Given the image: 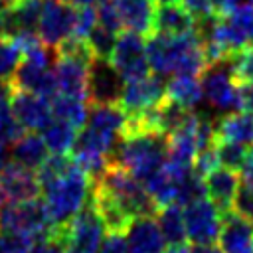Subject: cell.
Segmentation results:
<instances>
[{"label": "cell", "mask_w": 253, "mask_h": 253, "mask_svg": "<svg viewBox=\"0 0 253 253\" xmlns=\"http://www.w3.org/2000/svg\"><path fill=\"white\" fill-rule=\"evenodd\" d=\"M2 2H4V6H14L18 0H2Z\"/></svg>", "instance_id": "7dc6e473"}, {"label": "cell", "mask_w": 253, "mask_h": 253, "mask_svg": "<svg viewBox=\"0 0 253 253\" xmlns=\"http://www.w3.org/2000/svg\"><path fill=\"white\" fill-rule=\"evenodd\" d=\"M117 36L119 34L111 32L109 28H105V26H101L97 22L95 28L91 30V34L87 36V43H89L93 55H97V57H111V51L115 47Z\"/></svg>", "instance_id": "4dcf8cb0"}, {"label": "cell", "mask_w": 253, "mask_h": 253, "mask_svg": "<svg viewBox=\"0 0 253 253\" xmlns=\"http://www.w3.org/2000/svg\"><path fill=\"white\" fill-rule=\"evenodd\" d=\"M20 49L16 42L8 36H0V81H10L18 63H20Z\"/></svg>", "instance_id": "f546056e"}, {"label": "cell", "mask_w": 253, "mask_h": 253, "mask_svg": "<svg viewBox=\"0 0 253 253\" xmlns=\"http://www.w3.org/2000/svg\"><path fill=\"white\" fill-rule=\"evenodd\" d=\"M130 253H162L166 241L154 215H136L123 231Z\"/></svg>", "instance_id": "2e32d148"}, {"label": "cell", "mask_w": 253, "mask_h": 253, "mask_svg": "<svg viewBox=\"0 0 253 253\" xmlns=\"http://www.w3.org/2000/svg\"><path fill=\"white\" fill-rule=\"evenodd\" d=\"M95 24H97V10H95V6H77V18H75L73 36L87 40V36L95 28Z\"/></svg>", "instance_id": "8d00e7d4"}, {"label": "cell", "mask_w": 253, "mask_h": 253, "mask_svg": "<svg viewBox=\"0 0 253 253\" xmlns=\"http://www.w3.org/2000/svg\"><path fill=\"white\" fill-rule=\"evenodd\" d=\"M239 99L241 109L253 111V83H239Z\"/></svg>", "instance_id": "60d3db41"}, {"label": "cell", "mask_w": 253, "mask_h": 253, "mask_svg": "<svg viewBox=\"0 0 253 253\" xmlns=\"http://www.w3.org/2000/svg\"><path fill=\"white\" fill-rule=\"evenodd\" d=\"M237 83H253V42L229 57Z\"/></svg>", "instance_id": "d6a6232c"}, {"label": "cell", "mask_w": 253, "mask_h": 253, "mask_svg": "<svg viewBox=\"0 0 253 253\" xmlns=\"http://www.w3.org/2000/svg\"><path fill=\"white\" fill-rule=\"evenodd\" d=\"M123 22V30L136 32L140 36L152 34L154 0H113Z\"/></svg>", "instance_id": "ffe728a7"}, {"label": "cell", "mask_w": 253, "mask_h": 253, "mask_svg": "<svg viewBox=\"0 0 253 253\" xmlns=\"http://www.w3.org/2000/svg\"><path fill=\"white\" fill-rule=\"evenodd\" d=\"M73 166V156L69 152H51L47 154V158L42 162V166L36 170L40 188L43 190L45 186H49L53 180L61 178L69 168Z\"/></svg>", "instance_id": "83f0119b"}, {"label": "cell", "mask_w": 253, "mask_h": 253, "mask_svg": "<svg viewBox=\"0 0 253 253\" xmlns=\"http://www.w3.org/2000/svg\"><path fill=\"white\" fill-rule=\"evenodd\" d=\"M217 241L223 253H253V223L229 210L221 213Z\"/></svg>", "instance_id": "ac0fdd59"}, {"label": "cell", "mask_w": 253, "mask_h": 253, "mask_svg": "<svg viewBox=\"0 0 253 253\" xmlns=\"http://www.w3.org/2000/svg\"><path fill=\"white\" fill-rule=\"evenodd\" d=\"M231 211H235L237 215L253 221V186L249 184H239L235 198L231 202Z\"/></svg>", "instance_id": "d590c367"}, {"label": "cell", "mask_w": 253, "mask_h": 253, "mask_svg": "<svg viewBox=\"0 0 253 253\" xmlns=\"http://www.w3.org/2000/svg\"><path fill=\"white\" fill-rule=\"evenodd\" d=\"M0 229L28 233L36 241L45 239L51 233V221L47 217L45 202L42 196L0 206Z\"/></svg>", "instance_id": "52a82bcc"}, {"label": "cell", "mask_w": 253, "mask_h": 253, "mask_svg": "<svg viewBox=\"0 0 253 253\" xmlns=\"http://www.w3.org/2000/svg\"><path fill=\"white\" fill-rule=\"evenodd\" d=\"M219 38L231 57L253 42V6H235L219 16Z\"/></svg>", "instance_id": "5bb4252c"}, {"label": "cell", "mask_w": 253, "mask_h": 253, "mask_svg": "<svg viewBox=\"0 0 253 253\" xmlns=\"http://www.w3.org/2000/svg\"><path fill=\"white\" fill-rule=\"evenodd\" d=\"M148 65L154 73L168 75H198L206 67L204 49L194 30L178 36L150 34L146 40Z\"/></svg>", "instance_id": "6da1fadb"}, {"label": "cell", "mask_w": 253, "mask_h": 253, "mask_svg": "<svg viewBox=\"0 0 253 253\" xmlns=\"http://www.w3.org/2000/svg\"><path fill=\"white\" fill-rule=\"evenodd\" d=\"M162 253H190V247L186 243H174V245L164 247Z\"/></svg>", "instance_id": "f6af8a7d"}, {"label": "cell", "mask_w": 253, "mask_h": 253, "mask_svg": "<svg viewBox=\"0 0 253 253\" xmlns=\"http://www.w3.org/2000/svg\"><path fill=\"white\" fill-rule=\"evenodd\" d=\"M166 150L168 138L164 134L152 130H138L123 134L111 150L109 160L128 170L134 178L144 184L152 174L162 168Z\"/></svg>", "instance_id": "7a4b0ae2"}, {"label": "cell", "mask_w": 253, "mask_h": 253, "mask_svg": "<svg viewBox=\"0 0 253 253\" xmlns=\"http://www.w3.org/2000/svg\"><path fill=\"white\" fill-rule=\"evenodd\" d=\"M156 223L162 231V237L168 245L186 243V225H184V210L178 204H166L156 211Z\"/></svg>", "instance_id": "484cf974"}, {"label": "cell", "mask_w": 253, "mask_h": 253, "mask_svg": "<svg viewBox=\"0 0 253 253\" xmlns=\"http://www.w3.org/2000/svg\"><path fill=\"white\" fill-rule=\"evenodd\" d=\"M89 63L83 61V59H77V57L57 53V59L53 63L57 93L73 95V97H79V99L87 101V69H89Z\"/></svg>", "instance_id": "e0dca14e"}, {"label": "cell", "mask_w": 253, "mask_h": 253, "mask_svg": "<svg viewBox=\"0 0 253 253\" xmlns=\"http://www.w3.org/2000/svg\"><path fill=\"white\" fill-rule=\"evenodd\" d=\"M200 85H202L204 103L217 117L241 111L239 83L233 75L229 57L215 63H208L200 73Z\"/></svg>", "instance_id": "5b68a950"}, {"label": "cell", "mask_w": 253, "mask_h": 253, "mask_svg": "<svg viewBox=\"0 0 253 253\" xmlns=\"http://www.w3.org/2000/svg\"><path fill=\"white\" fill-rule=\"evenodd\" d=\"M215 136L231 140L243 146H253V111L241 109L235 113L221 115L213 121Z\"/></svg>", "instance_id": "44dd1931"}, {"label": "cell", "mask_w": 253, "mask_h": 253, "mask_svg": "<svg viewBox=\"0 0 253 253\" xmlns=\"http://www.w3.org/2000/svg\"><path fill=\"white\" fill-rule=\"evenodd\" d=\"M10 162V148H8V142H2L0 140V170Z\"/></svg>", "instance_id": "ee69618b"}, {"label": "cell", "mask_w": 253, "mask_h": 253, "mask_svg": "<svg viewBox=\"0 0 253 253\" xmlns=\"http://www.w3.org/2000/svg\"><path fill=\"white\" fill-rule=\"evenodd\" d=\"M190 253H223V251L213 243H194V247H190Z\"/></svg>", "instance_id": "7bdbcfd3"}, {"label": "cell", "mask_w": 253, "mask_h": 253, "mask_svg": "<svg viewBox=\"0 0 253 253\" xmlns=\"http://www.w3.org/2000/svg\"><path fill=\"white\" fill-rule=\"evenodd\" d=\"M95 10H97V22L101 26L109 28L115 34L123 32V22H121V16H119L117 6H115L113 0H99L95 4Z\"/></svg>", "instance_id": "836d02e7"}, {"label": "cell", "mask_w": 253, "mask_h": 253, "mask_svg": "<svg viewBox=\"0 0 253 253\" xmlns=\"http://www.w3.org/2000/svg\"><path fill=\"white\" fill-rule=\"evenodd\" d=\"M24 132H26V128L16 121L12 107H2L0 109V140L10 144Z\"/></svg>", "instance_id": "e575fe53"}, {"label": "cell", "mask_w": 253, "mask_h": 253, "mask_svg": "<svg viewBox=\"0 0 253 253\" xmlns=\"http://www.w3.org/2000/svg\"><path fill=\"white\" fill-rule=\"evenodd\" d=\"M38 196H42V188L36 170H30L14 160L0 170V206L26 202Z\"/></svg>", "instance_id": "4fadbf2b"}, {"label": "cell", "mask_w": 253, "mask_h": 253, "mask_svg": "<svg viewBox=\"0 0 253 253\" xmlns=\"http://www.w3.org/2000/svg\"><path fill=\"white\" fill-rule=\"evenodd\" d=\"M36 239L28 233L2 229L0 233V253H32Z\"/></svg>", "instance_id": "1f68e13d"}, {"label": "cell", "mask_w": 253, "mask_h": 253, "mask_svg": "<svg viewBox=\"0 0 253 253\" xmlns=\"http://www.w3.org/2000/svg\"><path fill=\"white\" fill-rule=\"evenodd\" d=\"M12 113L16 121L26 128V130H36L40 132L51 119V103L47 97L28 93V91H16L12 93Z\"/></svg>", "instance_id": "9a60e30c"}, {"label": "cell", "mask_w": 253, "mask_h": 253, "mask_svg": "<svg viewBox=\"0 0 253 253\" xmlns=\"http://www.w3.org/2000/svg\"><path fill=\"white\" fill-rule=\"evenodd\" d=\"M99 253H130L123 233H109L101 243Z\"/></svg>", "instance_id": "f35d334b"}, {"label": "cell", "mask_w": 253, "mask_h": 253, "mask_svg": "<svg viewBox=\"0 0 253 253\" xmlns=\"http://www.w3.org/2000/svg\"><path fill=\"white\" fill-rule=\"evenodd\" d=\"M93 184L105 190L130 217L136 215H156L158 206L154 204L152 196L146 192L144 184L134 178L128 170L109 160L105 170L93 178Z\"/></svg>", "instance_id": "277c9868"}, {"label": "cell", "mask_w": 253, "mask_h": 253, "mask_svg": "<svg viewBox=\"0 0 253 253\" xmlns=\"http://www.w3.org/2000/svg\"><path fill=\"white\" fill-rule=\"evenodd\" d=\"M111 63L123 75L125 81L138 79L150 73L148 55H146V42L144 36L136 32H123L117 36L115 47L111 51Z\"/></svg>", "instance_id": "9c48e42d"}, {"label": "cell", "mask_w": 253, "mask_h": 253, "mask_svg": "<svg viewBox=\"0 0 253 253\" xmlns=\"http://www.w3.org/2000/svg\"><path fill=\"white\" fill-rule=\"evenodd\" d=\"M4 8H6V6H4V2H2V0H0V12H2V10H4Z\"/></svg>", "instance_id": "681fc988"}, {"label": "cell", "mask_w": 253, "mask_h": 253, "mask_svg": "<svg viewBox=\"0 0 253 253\" xmlns=\"http://www.w3.org/2000/svg\"><path fill=\"white\" fill-rule=\"evenodd\" d=\"M215 154H217V162L223 166V168H229V170H239L243 160H245V146L243 144H237V142H231V140H223V138H217L215 140Z\"/></svg>", "instance_id": "f1b7e54d"}, {"label": "cell", "mask_w": 253, "mask_h": 253, "mask_svg": "<svg viewBox=\"0 0 253 253\" xmlns=\"http://www.w3.org/2000/svg\"><path fill=\"white\" fill-rule=\"evenodd\" d=\"M93 188V178L75 164L57 180H53L49 186L42 190L47 217L51 221V227L65 225L89 200Z\"/></svg>", "instance_id": "3957f363"}, {"label": "cell", "mask_w": 253, "mask_h": 253, "mask_svg": "<svg viewBox=\"0 0 253 253\" xmlns=\"http://www.w3.org/2000/svg\"><path fill=\"white\" fill-rule=\"evenodd\" d=\"M239 172H241V180H243V184L253 186V146H251V150L245 154V160H243Z\"/></svg>", "instance_id": "ab89813d"}, {"label": "cell", "mask_w": 253, "mask_h": 253, "mask_svg": "<svg viewBox=\"0 0 253 253\" xmlns=\"http://www.w3.org/2000/svg\"><path fill=\"white\" fill-rule=\"evenodd\" d=\"M75 18H77V6L65 0H42L38 34L47 45L57 47L65 38L73 34Z\"/></svg>", "instance_id": "30bf717a"}, {"label": "cell", "mask_w": 253, "mask_h": 253, "mask_svg": "<svg viewBox=\"0 0 253 253\" xmlns=\"http://www.w3.org/2000/svg\"><path fill=\"white\" fill-rule=\"evenodd\" d=\"M186 239L192 243H215L221 227L219 210L206 198L194 200L184 206Z\"/></svg>", "instance_id": "7c38bea8"}, {"label": "cell", "mask_w": 253, "mask_h": 253, "mask_svg": "<svg viewBox=\"0 0 253 253\" xmlns=\"http://www.w3.org/2000/svg\"><path fill=\"white\" fill-rule=\"evenodd\" d=\"M204 184H206V196L219 210V213L229 211L239 186V174L235 170L217 166L204 176Z\"/></svg>", "instance_id": "d6986e66"}, {"label": "cell", "mask_w": 253, "mask_h": 253, "mask_svg": "<svg viewBox=\"0 0 253 253\" xmlns=\"http://www.w3.org/2000/svg\"><path fill=\"white\" fill-rule=\"evenodd\" d=\"M45 146L49 152H71L75 136H77V128L61 119H51L42 130H40Z\"/></svg>", "instance_id": "4316f807"}, {"label": "cell", "mask_w": 253, "mask_h": 253, "mask_svg": "<svg viewBox=\"0 0 253 253\" xmlns=\"http://www.w3.org/2000/svg\"><path fill=\"white\" fill-rule=\"evenodd\" d=\"M154 2H158V4H170V2H180V0H154Z\"/></svg>", "instance_id": "c3c4849f"}, {"label": "cell", "mask_w": 253, "mask_h": 253, "mask_svg": "<svg viewBox=\"0 0 253 253\" xmlns=\"http://www.w3.org/2000/svg\"><path fill=\"white\" fill-rule=\"evenodd\" d=\"M49 150L42 138L40 132L36 130H26L22 136H18L14 142H10V160L30 168L38 170L42 162L47 158Z\"/></svg>", "instance_id": "603a6c76"}, {"label": "cell", "mask_w": 253, "mask_h": 253, "mask_svg": "<svg viewBox=\"0 0 253 253\" xmlns=\"http://www.w3.org/2000/svg\"><path fill=\"white\" fill-rule=\"evenodd\" d=\"M125 79L109 57H93L87 69V101L89 105H119Z\"/></svg>", "instance_id": "ba28073f"}, {"label": "cell", "mask_w": 253, "mask_h": 253, "mask_svg": "<svg viewBox=\"0 0 253 253\" xmlns=\"http://www.w3.org/2000/svg\"><path fill=\"white\" fill-rule=\"evenodd\" d=\"M164 97H166V79L158 73L154 75L148 73L144 77L125 81V89L119 105L128 117H134L158 105Z\"/></svg>", "instance_id": "8fae6325"}, {"label": "cell", "mask_w": 253, "mask_h": 253, "mask_svg": "<svg viewBox=\"0 0 253 253\" xmlns=\"http://www.w3.org/2000/svg\"><path fill=\"white\" fill-rule=\"evenodd\" d=\"M235 6H253V0H235Z\"/></svg>", "instance_id": "bcb514c9"}, {"label": "cell", "mask_w": 253, "mask_h": 253, "mask_svg": "<svg viewBox=\"0 0 253 253\" xmlns=\"http://www.w3.org/2000/svg\"><path fill=\"white\" fill-rule=\"evenodd\" d=\"M194 18L190 12L178 4H158L154 8V22H152V34H166V36H178L194 30Z\"/></svg>", "instance_id": "7402d4cb"}, {"label": "cell", "mask_w": 253, "mask_h": 253, "mask_svg": "<svg viewBox=\"0 0 253 253\" xmlns=\"http://www.w3.org/2000/svg\"><path fill=\"white\" fill-rule=\"evenodd\" d=\"M166 97L180 103L182 107L196 111L198 105L204 103L202 85L198 75H172L170 81H166Z\"/></svg>", "instance_id": "cb8c5ba5"}, {"label": "cell", "mask_w": 253, "mask_h": 253, "mask_svg": "<svg viewBox=\"0 0 253 253\" xmlns=\"http://www.w3.org/2000/svg\"><path fill=\"white\" fill-rule=\"evenodd\" d=\"M51 113L55 119H61L69 125H73L77 130L85 125L87 115H89V103L85 99L73 97V95H63V93H55L51 99Z\"/></svg>", "instance_id": "d4e9b609"}, {"label": "cell", "mask_w": 253, "mask_h": 253, "mask_svg": "<svg viewBox=\"0 0 253 253\" xmlns=\"http://www.w3.org/2000/svg\"><path fill=\"white\" fill-rule=\"evenodd\" d=\"M211 6L217 16H223L235 8V0H211Z\"/></svg>", "instance_id": "b9f144b4"}, {"label": "cell", "mask_w": 253, "mask_h": 253, "mask_svg": "<svg viewBox=\"0 0 253 253\" xmlns=\"http://www.w3.org/2000/svg\"><path fill=\"white\" fill-rule=\"evenodd\" d=\"M105 231L107 229L91 202V196L65 225L51 227V233L63 243V253H99Z\"/></svg>", "instance_id": "8992f818"}, {"label": "cell", "mask_w": 253, "mask_h": 253, "mask_svg": "<svg viewBox=\"0 0 253 253\" xmlns=\"http://www.w3.org/2000/svg\"><path fill=\"white\" fill-rule=\"evenodd\" d=\"M182 6L190 12V16L194 20H202V18H208L213 12V6H211V0H182Z\"/></svg>", "instance_id": "74e56055"}]
</instances>
